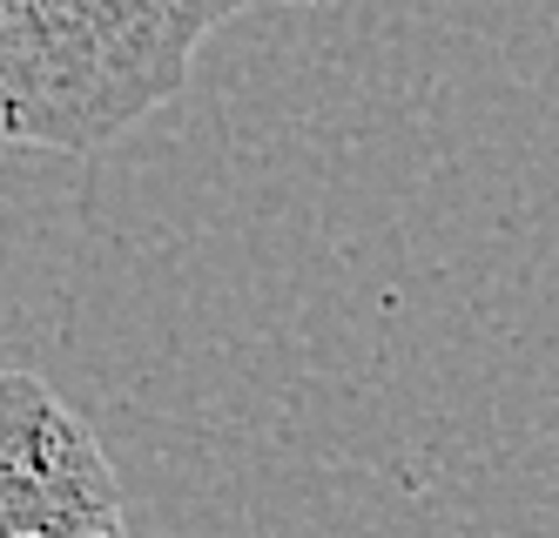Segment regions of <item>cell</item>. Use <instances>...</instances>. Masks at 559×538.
Instances as JSON below:
<instances>
[{"mask_svg":"<svg viewBox=\"0 0 559 538\" xmlns=\"http://www.w3.org/2000/svg\"><path fill=\"white\" fill-rule=\"evenodd\" d=\"M250 0H0V148L95 155L189 88Z\"/></svg>","mask_w":559,"mask_h":538,"instance_id":"obj_1","label":"cell"},{"mask_svg":"<svg viewBox=\"0 0 559 538\" xmlns=\"http://www.w3.org/2000/svg\"><path fill=\"white\" fill-rule=\"evenodd\" d=\"M0 538H129L102 438L14 363H0Z\"/></svg>","mask_w":559,"mask_h":538,"instance_id":"obj_2","label":"cell"},{"mask_svg":"<svg viewBox=\"0 0 559 538\" xmlns=\"http://www.w3.org/2000/svg\"><path fill=\"white\" fill-rule=\"evenodd\" d=\"M290 8H324V0H290Z\"/></svg>","mask_w":559,"mask_h":538,"instance_id":"obj_3","label":"cell"}]
</instances>
